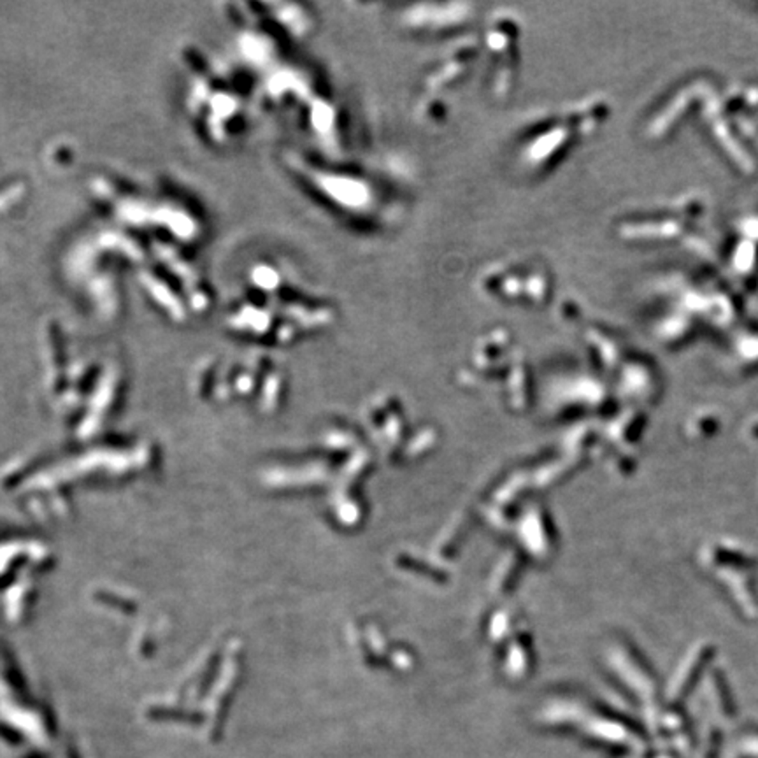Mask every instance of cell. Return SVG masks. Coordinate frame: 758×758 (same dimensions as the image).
Listing matches in <instances>:
<instances>
[{
  "label": "cell",
  "mask_w": 758,
  "mask_h": 758,
  "mask_svg": "<svg viewBox=\"0 0 758 758\" xmlns=\"http://www.w3.org/2000/svg\"><path fill=\"white\" fill-rule=\"evenodd\" d=\"M576 106L569 111L548 118L539 130L531 132L521 146H518V158L521 164L527 165L528 172H543L544 167L558 162L565 157L572 146H576L577 139L583 135V128L577 127L581 123V116L576 114Z\"/></svg>",
  "instance_id": "obj_1"
}]
</instances>
